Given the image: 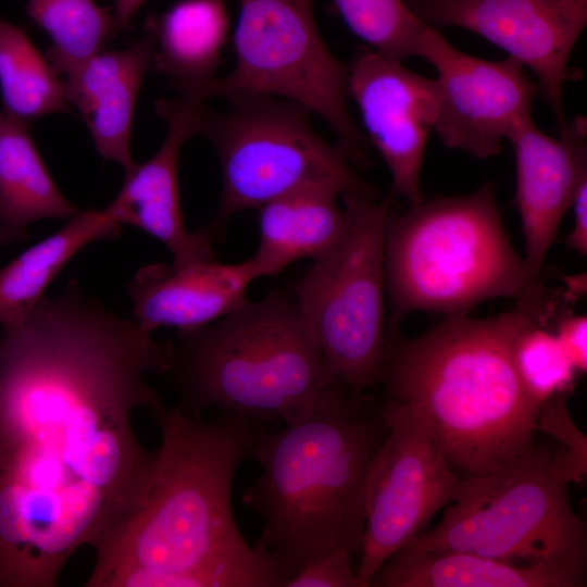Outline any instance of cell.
<instances>
[{
  "label": "cell",
  "mask_w": 587,
  "mask_h": 587,
  "mask_svg": "<svg viewBox=\"0 0 587 587\" xmlns=\"http://www.w3.org/2000/svg\"><path fill=\"white\" fill-rule=\"evenodd\" d=\"M514 362L527 394L539 404L574 388L577 371L548 325L526 327L514 346Z\"/></svg>",
  "instance_id": "obj_27"
},
{
  "label": "cell",
  "mask_w": 587,
  "mask_h": 587,
  "mask_svg": "<svg viewBox=\"0 0 587 587\" xmlns=\"http://www.w3.org/2000/svg\"><path fill=\"white\" fill-rule=\"evenodd\" d=\"M347 88L359 108L365 136L391 174L390 191L410 207L417 205L424 200L421 173L439 112L436 78L363 48L348 65Z\"/></svg>",
  "instance_id": "obj_14"
},
{
  "label": "cell",
  "mask_w": 587,
  "mask_h": 587,
  "mask_svg": "<svg viewBox=\"0 0 587 587\" xmlns=\"http://www.w3.org/2000/svg\"><path fill=\"white\" fill-rule=\"evenodd\" d=\"M515 157L514 205L525 240L526 291L522 299L542 300L546 257L575 193L587 179V118L569 121L557 138L539 129L533 117L508 138Z\"/></svg>",
  "instance_id": "obj_15"
},
{
  "label": "cell",
  "mask_w": 587,
  "mask_h": 587,
  "mask_svg": "<svg viewBox=\"0 0 587 587\" xmlns=\"http://www.w3.org/2000/svg\"><path fill=\"white\" fill-rule=\"evenodd\" d=\"M552 297L516 300L498 315L445 314L416 337L388 339L384 400L408 408L455 473L485 474L534 446L540 407L525 390L514 346L529 325H548Z\"/></svg>",
  "instance_id": "obj_3"
},
{
  "label": "cell",
  "mask_w": 587,
  "mask_h": 587,
  "mask_svg": "<svg viewBox=\"0 0 587 587\" xmlns=\"http://www.w3.org/2000/svg\"><path fill=\"white\" fill-rule=\"evenodd\" d=\"M26 14L50 37L45 57L63 75L105 50L120 30L113 7L95 0H28Z\"/></svg>",
  "instance_id": "obj_25"
},
{
  "label": "cell",
  "mask_w": 587,
  "mask_h": 587,
  "mask_svg": "<svg viewBox=\"0 0 587 587\" xmlns=\"http://www.w3.org/2000/svg\"><path fill=\"white\" fill-rule=\"evenodd\" d=\"M380 405L388 433L366 483L359 587H370L383 563L457 500L462 482L415 414L392 400Z\"/></svg>",
  "instance_id": "obj_11"
},
{
  "label": "cell",
  "mask_w": 587,
  "mask_h": 587,
  "mask_svg": "<svg viewBox=\"0 0 587 587\" xmlns=\"http://www.w3.org/2000/svg\"><path fill=\"white\" fill-rule=\"evenodd\" d=\"M17 26L0 20V95L9 117L30 125L48 114L71 112L63 82Z\"/></svg>",
  "instance_id": "obj_24"
},
{
  "label": "cell",
  "mask_w": 587,
  "mask_h": 587,
  "mask_svg": "<svg viewBox=\"0 0 587 587\" xmlns=\"http://www.w3.org/2000/svg\"><path fill=\"white\" fill-rule=\"evenodd\" d=\"M332 185L309 186L261 207L259 245L250 258L258 278L276 276L291 263L322 260L347 237L352 214L340 208Z\"/></svg>",
  "instance_id": "obj_19"
},
{
  "label": "cell",
  "mask_w": 587,
  "mask_h": 587,
  "mask_svg": "<svg viewBox=\"0 0 587 587\" xmlns=\"http://www.w3.org/2000/svg\"><path fill=\"white\" fill-rule=\"evenodd\" d=\"M387 433L382 405L339 379L299 421L274 433L260 427L249 454L262 472L241 501L263 521L254 547L287 583L335 551L360 557L367 477Z\"/></svg>",
  "instance_id": "obj_4"
},
{
  "label": "cell",
  "mask_w": 587,
  "mask_h": 587,
  "mask_svg": "<svg viewBox=\"0 0 587 587\" xmlns=\"http://www.w3.org/2000/svg\"><path fill=\"white\" fill-rule=\"evenodd\" d=\"M347 550L329 553L292 576L286 587H359Z\"/></svg>",
  "instance_id": "obj_29"
},
{
  "label": "cell",
  "mask_w": 587,
  "mask_h": 587,
  "mask_svg": "<svg viewBox=\"0 0 587 587\" xmlns=\"http://www.w3.org/2000/svg\"><path fill=\"white\" fill-rule=\"evenodd\" d=\"M561 347L578 374L587 372V317L562 313L557 316L555 330Z\"/></svg>",
  "instance_id": "obj_30"
},
{
  "label": "cell",
  "mask_w": 587,
  "mask_h": 587,
  "mask_svg": "<svg viewBox=\"0 0 587 587\" xmlns=\"http://www.w3.org/2000/svg\"><path fill=\"white\" fill-rule=\"evenodd\" d=\"M236 64L197 98L266 95L295 101L323 117L352 165L367 167L370 141L347 103L348 65L324 42L313 0H238Z\"/></svg>",
  "instance_id": "obj_10"
},
{
  "label": "cell",
  "mask_w": 587,
  "mask_h": 587,
  "mask_svg": "<svg viewBox=\"0 0 587 587\" xmlns=\"http://www.w3.org/2000/svg\"><path fill=\"white\" fill-rule=\"evenodd\" d=\"M204 101L179 96L159 99L155 112L167 125L159 150L146 162L125 173L116 197L103 209L116 223L136 227L162 242L170 251L172 267L217 260L208 227L186 229L178 189V160L183 145L199 133V110Z\"/></svg>",
  "instance_id": "obj_16"
},
{
  "label": "cell",
  "mask_w": 587,
  "mask_h": 587,
  "mask_svg": "<svg viewBox=\"0 0 587 587\" xmlns=\"http://www.w3.org/2000/svg\"><path fill=\"white\" fill-rule=\"evenodd\" d=\"M154 46L153 70L183 96L198 99L216 78L229 29L223 0H179L143 24Z\"/></svg>",
  "instance_id": "obj_20"
},
{
  "label": "cell",
  "mask_w": 587,
  "mask_h": 587,
  "mask_svg": "<svg viewBox=\"0 0 587 587\" xmlns=\"http://www.w3.org/2000/svg\"><path fill=\"white\" fill-rule=\"evenodd\" d=\"M394 193L341 196L352 214L345 240L290 287L324 360L327 383L365 395L382 380L385 320L384 228Z\"/></svg>",
  "instance_id": "obj_9"
},
{
  "label": "cell",
  "mask_w": 587,
  "mask_h": 587,
  "mask_svg": "<svg viewBox=\"0 0 587 587\" xmlns=\"http://www.w3.org/2000/svg\"><path fill=\"white\" fill-rule=\"evenodd\" d=\"M166 371L184 412L257 424L302 419L325 386L322 352L291 289L243 301L224 317L178 330Z\"/></svg>",
  "instance_id": "obj_5"
},
{
  "label": "cell",
  "mask_w": 587,
  "mask_h": 587,
  "mask_svg": "<svg viewBox=\"0 0 587 587\" xmlns=\"http://www.w3.org/2000/svg\"><path fill=\"white\" fill-rule=\"evenodd\" d=\"M428 26L460 27L488 40L536 77L558 134L567 128L569 62L587 25V0H404Z\"/></svg>",
  "instance_id": "obj_12"
},
{
  "label": "cell",
  "mask_w": 587,
  "mask_h": 587,
  "mask_svg": "<svg viewBox=\"0 0 587 587\" xmlns=\"http://www.w3.org/2000/svg\"><path fill=\"white\" fill-rule=\"evenodd\" d=\"M154 46L145 34L130 47L103 50L65 75L68 103L80 113L97 152L125 173L137 163L130 136L137 97L146 74L153 70Z\"/></svg>",
  "instance_id": "obj_18"
},
{
  "label": "cell",
  "mask_w": 587,
  "mask_h": 587,
  "mask_svg": "<svg viewBox=\"0 0 587 587\" xmlns=\"http://www.w3.org/2000/svg\"><path fill=\"white\" fill-rule=\"evenodd\" d=\"M121 225L104 210L80 211L0 268V326L22 322L66 263L86 246L115 239Z\"/></svg>",
  "instance_id": "obj_23"
},
{
  "label": "cell",
  "mask_w": 587,
  "mask_h": 587,
  "mask_svg": "<svg viewBox=\"0 0 587 587\" xmlns=\"http://www.w3.org/2000/svg\"><path fill=\"white\" fill-rule=\"evenodd\" d=\"M79 212L55 185L29 125L0 110V245L23 242L38 220H68Z\"/></svg>",
  "instance_id": "obj_22"
},
{
  "label": "cell",
  "mask_w": 587,
  "mask_h": 587,
  "mask_svg": "<svg viewBox=\"0 0 587 587\" xmlns=\"http://www.w3.org/2000/svg\"><path fill=\"white\" fill-rule=\"evenodd\" d=\"M348 28L374 52L403 61L417 57L427 26L404 0H334Z\"/></svg>",
  "instance_id": "obj_26"
},
{
  "label": "cell",
  "mask_w": 587,
  "mask_h": 587,
  "mask_svg": "<svg viewBox=\"0 0 587 587\" xmlns=\"http://www.w3.org/2000/svg\"><path fill=\"white\" fill-rule=\"evenodd\" d=\"M0 327V587H54L143 496L155 450L133 414L167 413L148 376L166 373L173 342L77 279Z\"/></svg>",
  "instance_id": "obj_1"
},
{
  "label": "cell",
  "mask_w": 587,
  "mask_h": 587,
  "mask_svg": "<svg viewBox=\"0 0 587 587\" xmlns=\"http://www.w3.org/2000/svg\"><path fill=\"white\" fill-rule=\"evenodd\" d=\"M258 278L250 259L234 264L217 260L174 268L165 263L145 265L127 282L133 319L152 332L162 326L178 330L213 323L247 300Z\"/></svg>",
  "instance_id": "obj_17"
},
{
  "label": "cell",
  "mask_w": 587,
  "mask_h": 587,
  "mask_svg": "<svg viewBox=\"0 0 587 587\" xmlns=\"http://www.w3.org/2000/svg\"><path fill=\"white\" fill-rule=\"evenodd\" d=\"M146 1L147 0H115L113 15L120 30L128 29L130 27L135 14Z\"/></svg>",
  "instance_id": "obj_32"
},
{
  "label": "cell",
  "mask_w": 587,
  "mask_h": 587,
  "mask_svg": "<svg viewBox=\"0 0 587 587\" xmlns=\"http://www.w3.org/2000/svg\"><path fill=\"white\" fill-rule=\"evenodd\" d=\"M552 453L535 445L485 474L462 477L437 526L403 548L469 552L515 564H546L586 576V527Z\"/></svg>",
  "instance_id": "obj_7"
},
{
  "label": "cell",
  "mask_w": 587,
  "mask_h": 587,
  "mask_svg": "<svg viewBox=\"0 0 587 587\" xmlns=\"http://www.w3.org/2000/svg\"><path fill=\"white\" fill-rule=\"evenodd\" d=\"M586 576L546 564H515L469 552L402 548L388 558L370 587H582Z\"/></svg>",
  "instance_id": "obj_21"
},
{
  "label": "cell",
  "mask_w": 587,
  "mask_h": 587,
  "mask_svg": "<svg viewBox=\"0 0 587 587\" xmlns=\"http://www.w3.org/2000/svg\"><path fill=\"white\" fill-rule=\"evenodd\" d=\"M388 339L413 312H467L486 300L522 299L523 257L503 225L496 185L474 192L436 197L388 212L384 228Z\"/></svg>",
  "instance_id": "obj_6"
},
{
  "label": "cell",
  "mask_w": 587,
  "mask_h": 587,
  "mask_svg": "<svg viewBox=\"0 0 587 587\" xmlns=\"http://www.w3.org/2000/svg\"><path fill=\"white\" fill-rule=\"evenodd\" d=\"M536 429L562 442L552 455V472L557 478L566 484L583 482L587 473V441L571 417L566 395H557L541 404Z\"/></svg>",
  "instance_id": "obj_28"
},
{
  "label": "cell",
  "mask_w": 587,
  "mask_h": 587,
  "mask_svg": "<svg viewBox=\"0 0 587 587\" xmlns=\"http://www.w3.org/2000/svg\"><path fill=\"white\" fill-rule=\"evenodd\" d=\"M229 100L224 113L204 103L199 110L198 135L212 142L222 174L217 215L207 226L214 236L232 215L309 186L376 198L377 189L354 172L339 146L315 133L303 105L266 95Z\"/></svg>",
  "instance_id": "obj_8"
},
{
  "label": "cell",
  "mask_w": 587,
  "mask_h": 587,
  "mask_svg": "<svg viewBox=\"0 0 587 587\" xmlns=\"http://www.w3.org/2000/svg\"><path fill=\"white\" fill-rule=\"evenodd\" d=\"M419 58L437 73L440 103L434 132L446 147L480 160L497 155L504 140L533 117L541 90L516 60L467 54L428 25Z\"/></svg>",
  "instance_id": "obj_13"
},
{
  "label": "cell",
  "mask_w": 587,
  "mask_h": 587,
  "mask_svg": "<svg viewBox=\"0 0 587 587\" xmlns=\"http://www.w3.org/2000/svg\"><path fill=\"white\" fill-rule=\"evenodd\" d=\"M573 228L565 238V243L580 255L587 253V179L579 185L572 205Z\"/></svg>",
  "instance_id": "obj_31"
},
{
  "label": "cell",
  "mask_w": 587,
  "mask_h": 587,
  "mask_svg": "<svg viewBox=\"0 0 587 587\" xmlns=\"http://www.w3.org/2000/svg\"><path fill=\"white\" fill-rule=\"evenodd\" d=\"M161 442L138 504L93 547L88 587H285L272 557L251 547L232 489L260 424L179 408L158 423Z\"/></svg>",
  "instance_id": "obj_2"
}]
</instances>
